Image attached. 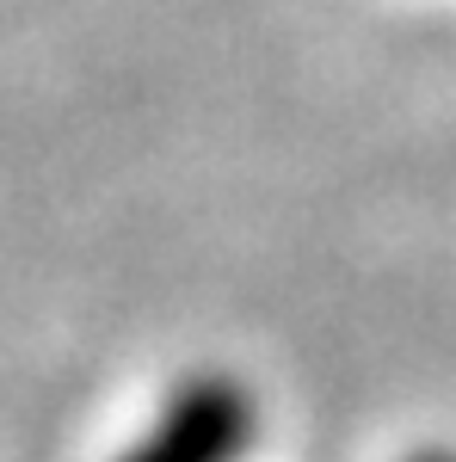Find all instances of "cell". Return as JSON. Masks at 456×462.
Masks as SVG:
<instances>
[{"mask_svg":"<svg viewBox=\"0 0 456 462\" xmlns=\"http://www.w3.org/2000/svg\"><path fill=\"white\" fill-rule=\"evenodd\" d=\"M259 438V401L228 370L179 376L161 413L136 431V444L117 462H247Z\"/></svg>","mask_w":456,"mask_h":462,"instance_id":"1","label":"cell"},{"mask_svg":"<svg viewBox=\"0 0 456 462\" xmlns=\"http://www.w3.org/2000/svg\"><path fill=\"white\" fill-rule=\"evenodd\" d=\"M414 462H456V457H438V450H425V457H414Z\"/></svg>","mask_w":456,"mask_h":462,"instance_id":"2","label":"cell"}]
</instances>
